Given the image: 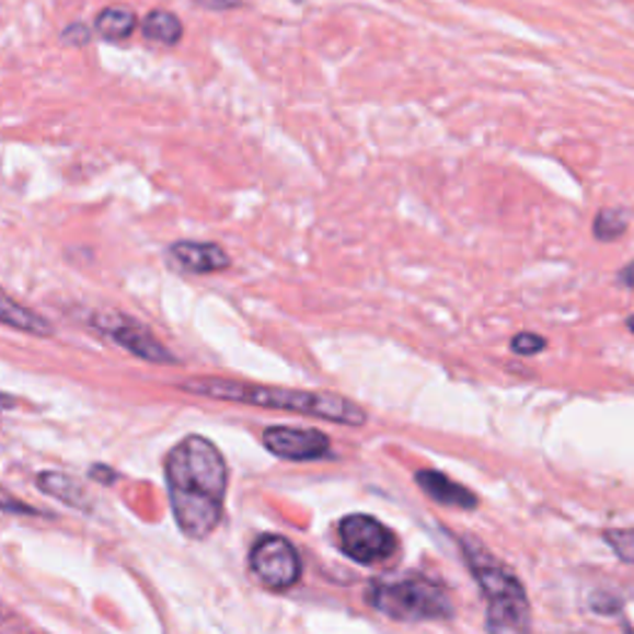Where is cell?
<instances>
[{"instance_id":"obj_1","label":"cell","mask_w":634,"mask_h":634,"mask_svg":"<svg viewBox=\"0 0 634 634\" xmlns=\"http://www.w3.org/2000/svg\"><path fill=\"white\" fill-rule=\"evenodd\" d=\"M169 504L178 531L194 541L211 535L223 516L229 466L211 439L192 434L166 457Z\"/></svg>"},{"instance_id":"obj_2","label":"cell","mask_w":634,"mask_h":634,"mask_svg":"<svg viewBox=\"0 0 634 634\" xmlns=\"http://www.w3.org/2000/svg\"><path fill=\"white\" fill-rule=\"evenodd\" d=\"M182 390L188 394L208 396V400L241 402L261 406V410L315 416V419L345 424V427H362L367 422V412L362 406L333 392L286 390V387L239 382L226 380V377H194V380L182 382Z\"/></svg>"},{"instance_id":"obj_3","label":"cell","mask_w":634,"mask_h":634,"mask_svg":"<svg viewBox=\"0 0 634 634\" xmlns=\"http://www.w3.org/2000/svg\"><path fill=\"white\" fill-rule=\"evenodd\" d=\"M461 551L481 585L488 602L486 630L488 634H528L531 632V602L518 575L496 561L476 538H461Z\"/></svg>"},{"instance_id":"obj_4","label":"cell","mask_w":634,"mask_h":634,"mask_svg":"<svg viewBox=\"0 0 634 634\" xmlns=\"http://www.w3.org/2000/svg\"><path fill=\"white\" fill-rule=\"evenodd\" d=\"M367 600L374 610L400 622H439L453 618L449 592L422 575L374 580L367 590Z\"/></svg>"},{"instance_id":"obj_5","label":"cell","mask_w":634,"mask_h":634,"mask_svg":"<svg viewBox=\"0 0 634 634\" xmlns=\"http://www.w3.org/2000/svg\"><path fill=\"white\" fill-rule=\"evenodd\" d=\"M339 543L355 563L374 565L392 557L396 551V535L382 520L355 514L339 520Z\"/></svg>"},{"instance_id":"obj_6","label":"cell","mask_w":634,"mask_h":634,"mask_svg":"<svg viewBox=\"0 0 634 634\" xmlns=\"http://www.w3.org/2000/svg\"><path fill=\"white\" fill-rule=\"evenodd\" d=\"M251 570L268 590L283 592L300 580V555L288 538L266 535L253 545Z\"/></svg>"},{"instance_id":"obj_7","label":"cell","mask_w":634,"mask_h":634,"mask_svg":"<svg viewBox=\"0 0 634 634\" xmlns=\"http://www.w3.org/2000/svg\"><path fill=\"white\" fill-rule=\"evenodd\" d=\"M92 325L94 330H100L102 335H107L112 343L125 347L131 355L147 359V362L154 365L174 362V355L159 343L154 333H151L147 325H141L139 320L125 315V312L117 310L97 312V315H92Z\"/></svg>"},{"instance_id":"obj_8","label":"cell","mask_w":634,"mask_h":634,"mask_svg":"<svg viewBox=\"0 0 634 634\" xmlns=\"http://www.w3.org/2000/svg\"><path fill=\"white\" fill-rule=\"evenodd\" d=\"M263 447L278 459L315 461L330 453V437L318 429L268 427L263 431Z\"/></svg>"},{"instance_id":"obj_9","label":"cell","mask_w":634,"mask_h":634,"mask_svg":"<svg viewBox=\"0 0 634 634\" xmlns=\"http://www.w3.org/2000/svg\"><path fill=\"white\" fill-rule=\"evenodd\" d=\"M169 261L178 270L192 273V276H206V273H221L231 266V255L226 253L219 243L201 241H176L169 245Z\"/></svg>"},{"instance_id":"obj_10","label":"cell","mask_w":634,"mask_h":634,"mask_svg":"<svg viewBox=\"0 0 634 634\" xmlns=\"http://www.w3.org/2000/svg\"><path fill=\"white\" fill-rule=\"evenodd\" d=\"M416 484H419L424 494L437 500V504L441 506L463 508V510H473L479 506V498L473 491L457 484V481H451L447 473H441V471H429V469L416 471Z\"/></svg>"},{"instance_id":"obj_11","label":"cell","mask_w":634,"mask_h":634,"mask_svg":"<svg viewBox=\"0 0 634 634\" xmlns=\"http://www.w3.org/2000/svg\"><path fill=\"white\" fill-rule=\"evenodd\" d=\"M0 325L13 327L18 333H27L35 337L53 335V325L47 323L43 315H37L31 308L21 306V302L8 296L3 288H0Z\"/></svg>"},{"instance_id":"obj_12","label":"cell","mask_w":634,"mask_h":634,"mask_svg":"<svg viewBox=\"0 0 634 634\" xmlns=\"http://www.w3.org/2000/svg\"><path fill=\"white\" fill-rule=\"evenodd\" d=\"M37 488H41L43 494L58 498V500H62V504H68L72 508L88 510L92 504L90 496L84 494V488L78 484V481L65 476V473H58V471L41 473V476H37Z\"/></svg>"},{"instance_id":"obj_13","label":"cell","mask_w":634,"mask_h":634,"mask_svg":"<svg viewBox=\"0 0 634 634\" xmlns=\"http://www.w3.org/2000/svg\"><path fill=\"white\" fill-rule=\"evenodd\" d=\"M137 13L131 8L125 5H112L104 8V11L97 15L94 21V31H97L104 41L119 43L127 41V37L137 31Z\"/></svg>"},{"instance_id":"obj_14","label":"cell","mask_w":634,"mask_h":634,"mask_svg":"<svg viewBox=\"0 0 634 634\" xmlns=\"http://www.w3.org/2000/svg\"><path fill=\"white\" fill-rule=\"evenodd\" d=\"M141 33L149 41L162 43V45H176L184 35V25L178 21V15L169 11H151L145 21H141Z\"/></svg>"},{"instance_id":"obj_15","label":"cell","mask_w":634,"mask_h":634,"mask_svg":"<svg viewBox=\"0 0 634 634\" xmlns=\"http://www.w3.org/2000/svg\"><path fill=\"white\" fill-rule=\"evenodd\" d=\"M627 226H630L627 216L618 211V208H602L592 221V235L602 243H610V241H618L620 235H624Z\"/></svg>"},{"instance_id":"obj_16","label":"cell","mask_w":634,"mask_h":634,"mask_svg":"<svg viewBox=\"0 0 634 634\" xmlns=\"http://www.w3.org/2000/svg\"><path fill=\"white\" fill-rule=\"evenodd\" d=\"M604 541L618 553L624 563L634 565V528H618V531L604 533Z\"/></svg>"},{"instance_id":"obj_17","label":"cell","mask_w":634,"mask_h":634,"mask_svg":"<svg viewBox=\"0 0 634 634\" xmlns=\"http://www.w3.org/2000/svg\"><path fill=\"white\" fill-rule=\"evenodd\" d=\"M510 347H514V353L518 355H535V353H543L545 339L535 333H520L510 339Z\"/></svg>"},{"instance_id":"obj_18","label":"cell","mask_w":634,"mask_h":634,"mask_svg":"<svg viewBox=\"0 0 634 634\" xmlns=\"http://www.w3.org/2000/svg\"><path fill=\"white\" fill-rule=\"evenodd\" d=\"M90 37H92V33L84 23H72L70 27H65L62 31V41L68 45H88Z\"/></svg>"},{"instance_id":"obj_19","label":"cell","mask_w":634,"mask_h":634,"mask_svg":"<svg viewBox=\"0 0 634 634\" xmlns=\"http://www.w3.org/2000/svg\"><path fill=\"white\" fill-rule=\"evenodd\" d=\"M0 510H5V514H35V510L31 506H25L23 500H18L15 496L8 494V491L0 488Z\"/></svg>"},{"instance_id":"obj_20","label":"cell","mask_w":634,"mask_h":634,"mask_svg":"<svg viewBox=\"0 0 634 634\" xmlns=\"http://www.w3.org/2000/svg\"><path fill=\"white\" fill-rule=\"evenodd\" d=\"M194 3L208 8V11H233V8L243 5V0H194Z\"/></svg>"},{"instance_id":"obj_21","label":"cell","mask_w":634,"mask_h":634,"mask_svg":"<svg viewBox=\"0 0 634 634\" xmlns=\"http://www.w3.org/2000/svg\"><path fill=\"white\" fill-rule=\"evenodd\" d=\"M620 283H622V286H627V288L634 290V261L627 263V266L620 270Z\"/></svg>"},{"instance_id":"obj_22","label":"cell","mask_w":634,"mask_h":634,"mask_svg":"<svg viewBox=\"0 0 634 634\" xmlns=\"http://www.w3.org/2000/svg\"><path fill=\"white\" fill-rule=\"evenodd\" d=\"M627 325H630V330H632V333H634V315L627 320Z\"/></svg>"},{"instance_id":"obj_23","label":"cell","mask_w":634,"mask_h":634,"mask_svg":"<svg viewBox=\"0 0 634 634\" xmlns=\"http://www.w3.org/2000/svg\"><path fill=\"white\" fill-rule=\"evenodd\" d=\"M296 3H302V0H296Z\"/></svg>"}]
</instances>
